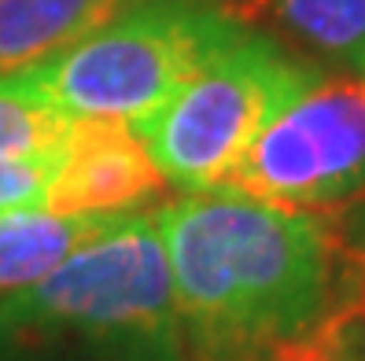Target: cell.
<instances>
[{
  "label": "cell",
  "instance_id": "cell-9",
  "mask_svg": "<svg viewBox=\"0 0 365 361\" xmlns=\"http://www.w3.org/2000/svg\"><path fill=\"white\" fill-rule=\"evenodd\" d=\"M229 11L244 26L266 19L303 52L365 67V0H232Z\"/></svg>",
  "mask_w": 365,
  "mask_h": 361
},
{
  "label": "cell",
  "instance_id": "cell-8",
  "mask_svg": "<svg viewBox=\"0 0 365 361\" xmlns=\"http://www.w3.org/2000/svg\"><path fill=\"white\" fill-rule=\"evenodd\" d=\"M122 214L59 218L48 210H11L0 214V299L41 284L74 251L93 244Z\"/></svg>",
  "mask_w": 365,
  "mask_h": 361
},
{
  "label": "cell",
  "instance_id": "cell-10",
  "mask_svg": "<svg viewBox=\"0 0 365 361\" xmlns=\"http://www.w3.org/2000/svg\"><path fill=\"white\" fill-rule=\"evenodd\" d=\"M71 118L26 89L15 74H0V159L52 155Z\"/></svg>",
  "mask_w": 365,
  "mask_h": 361
},
{
  "label": "cell",
  "instance_id": "cell-6",
  "mask_svg": "<svg viewBox=\"0 0 365 361\" xmlns=\"http://www.w3.org/2000/svg\"><path fill=\"white\" fill-rule=\"evenodd\" d=\"M166 192V177L144 140L122 118H71L56 147L45 210L59 218L133 214Z\"/></svg>",
  "mask_w": 365,
  "mask_h": 361
},
{
  "label": "cell",
  "instance_id": "cell-13",
  "mask_svg": "<svg viewBox=\"0 0 365 361\" xmlns=\"http://www.w3.org/2000/svg\"><path fill=\"white\" fill-rule=\"evenodd\" d=\"M336 214L343 218V225H347L354 236L365 244V199H358V203H351V206H343V210H336Z\"/></svg>",
  "mask_w": 365,
  "mask_h": 361
},
{
  "label": "cell",
  "instance_id": "cell-2",
  "mask_svg": "<svg viewBox=\"0 0 365 361\" xmlns=\"http://www.w3.org/2000/svg\"><path fill=\"white\" fill-rule=\"evenodd\" d=\"M0 361H188L155 214H122L0 299Z\"/></svg>",
  "mask_w": 365,
  "mask_h": 361
},
{
  "label": "cell",
  "instance_id": "cell-4",
  "mask_svg": "<svg viewBox=\"0 0 365 361\" xmlns=\"http://www.w3.org/2000/svg\"><path fill=\"white\" fill-rule=\"evenodd\" d=\"M314 81L307 59L244 26L196 78L130 125L166 184L207 192L229 181L259 133Z\"/></svg>",
  "mask_w": 365,
  "mask_h": 361
},
{
  "label": "cell",
  "instance_id": "cell-11",
  "mask_svg": "<svg viewBox=\"0 0 365 361\" xmlns=\"http://www.w3.org/2000/svg\"><path fill=\"white\" fill-rule=\"evenodd\" d=\"M361 357H365V325L336 313L314 332L277 343L255 354L251 361H361Z\"/></svg>",
  "mask_w": 365,
  "mask_h": 361
},
{
  "label": "cell",
  "instance_id": "cell-12",
  "mask_svg": "<svg viewBox=\"0 0 365 361\" xmlns=\"http://www.w3.org/2000/svg\"><path fill=\"white\" fill-rule=\"evenodd\" d=\"M52 162H56V152L30 155V159H0V214H11V210H45Z\"/></svg>",
  "mask_w": 365,
  "mask_h": 361
},
{
  "label": "cell",
  "instance_id": "cell-5",
  "mask_svg": "<svg viewBox=\"0 0 365 361\" xmlns=\"http://www.w3.org/2000/svg\"><path fill=\"white\" fill-rule=\"evenodd\" d=\"M222 188L310 214L365 199V81L317 78L259 133Z\"/></svg>",
  "mask_w": 365,
  "mask_h": 361
},
{
  "label": "cell",
  "instance_id": "cell-1",
  "mask_svg": "<svg viewBox=\"0 0 365 361\" xmlns=\"http://www.w3.org/2000/svg\"><path fill=\"white\" fill-rule=\"evenodd\" d=\"M188 361H251L343 313L365 325V254L336 214L207 188L155 210Z\"/></svg>",
  "mask_w": 365,
  "mask_h": 361
},
{
  "label": "cell",
  "instance_id": "cell-14",
  "mask_svg": "<svg viewBox=\"0 0 365 361\" xmlns=\"http://www.w3.org/2000/svg\"><path fill=\"white\" fill-rule=\"evenodd\" d=\"M361 361H365V357H361Z\"/></svg>",
  "mask_w": 365,
  "mask_h": 361
},
{
  "label": "cell",
  "instance_id": "cell-7",
  "mask_svg": "<svg viewBox=\"0 0 365 361\" xmlns=\"http://www.w3.org/2000/svg\"><path fill=\"white\" fill-rule=\"evenodd\" d=\"M137 4L140 0H0V74L78 45Z\"/></svg>",
  "mask_w": 365,
  "mask_h": 361
},
{
  "label": "cell",
  "instance_id": "cell-3",
  "mask_svg": "<svg viewBox=\"0 0 365 361\" xmlns=\"http://www.w3.org/2000/svg\"><path fill=\"white\" fill-rule=\"evenodd\" d=\"M240 30L244 23L218 0H140L15 78L67 118L137 122L196 78Z\"/></svg>",
  "mask_w": 365,
  "mask_h": 361
}]
</instances>
